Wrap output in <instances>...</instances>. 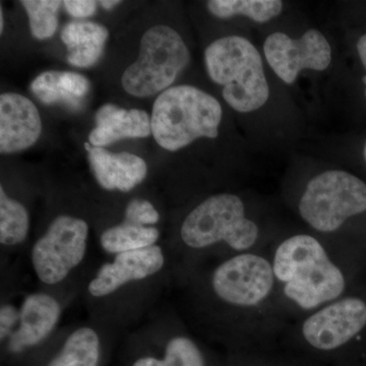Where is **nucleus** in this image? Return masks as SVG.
I'll return each instance as SVG.
<instances>
[{"instance_id":"obj_1","label":"nucleus","mask_w":366,"mask_h":366,"mask_svg":"<svg viewBox=\"0 0 366 366\" xmlns=\"http://www.w3.org/2000/svg\"><path fill=\"white\" fill-rule=\"evenodd\" d=\"M209 289L239 330L238 352L273 351L286 319L269 252L229 255L214 269Z\"/></svg>"},{"instance_id":"obj_2","label":"nucleus","mask_w":366,"mask_h":366,"mask_svg":"<svg viewBox=\"0 0 366 366\" xmlns=\"http://www.w3.org/2000/svg\"><path fill=\"white\" fill-rule=\"evenodd\" d=\"M279 300L286 317L300 319L339 300L348 277L333 245L310 233L282 238L269 250Z\"/></svg>"},{"instance_id":"obj_3","label":"nucleus","mask_w":366,"mask_h":366,"mask_svg":"<svg viewBox=\"0 0 366 366\" xmlns=\"http://www.w3.org/2000/svg\"><path fill=\"white\" fill-rule=\"evenodd\" d=\"M179 235L189 249L225 247L230 255L266 249L261 226L247 213L242 197L229 192L197 204L183 220Z\"/></svg>"},{"instance_id":"obj_4","label":"nucleus","mask_w":366,"mask_h":366,"mask_svg":"<svg viewBox=\"0 0 366 366\" xmlns=\"http://www.w3.org/2000/svg\"><path fill=\"white\" fill-rule=\"evenodd\" d=\"M220 102L196 86H171L156 99L151 117L152 134L159 146L174 152L197 139H216L222 122Z\"/></svg>"},{"instance_id":"obj_5","label":"nucleus","mask_w":366,"mask_h":366,"mask_svg":"<svg viewBox=\"0 0 366 366\" xmlns=\"http://www.w3.org/2000/svg\"><path fill=\"white\" fill-rule=\"evenodd\" d=\"M204 64L209 78L223 86L224 100L235 112H254L268 102L264 62L247 38L234 35L214 41L204 51Z\"/></svg>"},{"instance_id":"obj_6","label":"nucleus","mask_w":366,"mask_h":366,"mask_svg":"<svg viewBox=\"0 0 366 366\" xmlns=\"http://www.w3.org/2000/svg\"><path fill=\"white\" fill-rule=\"evenodd\" d=\"M297 209L317 234H337L351 219L366 213V183L347 171H325L307 182Z\"/></svg>"},{"instance_id":"obj_7","label":"nucleus","mask_w":366,"mask_h":366,"mask_svg":"<svg viewBox=\"0 0 366 366\" xmlns=\"http://www.w3.org/2000/svg\"><path fill=\"white\" fill-rule=\"evenodd\" d=\"M189 61V48L174 29L152 26L142 38L139 59L122 74V85L137 98L163 93Z\"/></svg>"},{"instance_id":"obj_8","label":"nucleus","mask_w":366,"mask_h":366,"mask_svg":"<svg viewBox=\"0 0 366 366\" xmlns=\"http://www.w3.org/2000/svg\"><path fill=\"white\" fill-rule=\"evenodd\" d=\"M89 225L83 219L60 215L34 244L31 259L36 276L46 285L66 280L85 259Z\"/></svg>"},{"instance_id":"obj_9","label":"nucleus","mask_w":366,"mask_h":366,"mask_svg":"<svg viewBox=\"0 0 366 366\" xmlns=\"http://www.w3.org/2000/svg\"><path fill=\"white\" fill-rule=\"evenodd\" d=\"M264 53L269 67L287 85L295 83L305 69L324 71L332 64V48L324 34L310 29L298 39L276 32L264 43Z\"/></svg>"},{"instance_id":"obj_10","label":"nucleus","mask_w":366,"mask_h":366,"mask_svg":"<svg viewBox=\"0 0 366 366\" xmlns=\"http://www.w3.org/2000/svg\"><path fill=\"white\" fill-rule=\"evenodd\" d=\"M61 317V305L47 293L26 296L20 308L19 324L6 343L9 360H20L52 334Z\"/></svg>"},{"instance_id":"obj_11","label":"nucleus","mask_w":366,"mask_h":366,"mask_svg":"<svg viewBox=\"0 0 366 366\" xmlns=\"http://www.w3.org/2000/svg\"><path fill=\"white\" fill-rule=\"evenodd\" d=\"M165 254L162 247L153 245L148 249L132 250L115 255L106 262L92 279L88 286L93 297H105L117 292L129 282L150 278L163 269Z\"/></svg>"},{"instance_id":"obj_12","label":"nucleus","mask_w":366,"mask_h":366,"mask_svg":"<svg viewBox=\"0 0 366 366\" xmlns=\"http://www.w3.org/2000/svg\"><path fill=\"white\" fill-rule=\"evenodd\" d=\"M42 122L37 107L25 96H0V152L14 154L32 147L39 139Z\"/></svg>"},{"instance_id":"obj_13","label":"nucleus","mask_w":366,"mask_h":366,"mask_svg":"<svg viewBox=\"0 0 366 366\" xmlns=\"http://www.w3.org/2000/svg\"><path fill=\"white\" fill-rule=\"evenodd\" d=\"M94 177L102 189L131 192L144 182L148 166L144 159L134 154H114L103 148L85 144Z\"/></svg>"},{"instance_id":"obj_14","label":"nucleus","mask_w":366,"mask_h":366,"mask_svg":"<svg viewBox=\"0 0 366 366\" xmlns=\"http://www.w3.org/2000/svg\"><path fill=\"white\" fill-rule=\"evenodd\" d=\"M96 127L89 134L92 146L103 148L124 139H141L152 134L151 118L139 109L105 104L95 117Z\"/></svg>"},{"instance_id":"obj_15","label":"nucleus","mask_w":366,"mask_h":366,"mask_svg":"<svg viewBox=\"0 0 366 366\" xmlns=\"http://www.w3.org/2000/svg\"><path fill=\"white\" fill-rule=\"evenodd\" d=\"M127 366H223L187 335L171 337L160 351H146L132 356Z\"/></svg>"},{"instance_id":"obj_16","label":"nucleus","mask_w":366,"mask_h":366,"mask_svg":"<svg viewBox=\"0 0 366 366\" xmlns=\"http://www.w3.org/2000/svg\"><path fill=\"white\" fill-rule=\"evenodd\" d=\"M107 29L94 21H71L64 26L61 40L67 48V61L72 66L86 69L97 64L102 56Z\"/></svg>"},{"instance_id":"obj_17","label":"nucleus","mask_w":366,"mask_h":366,"mask_svg":"<svg viewBox=\"0 0 366 366\" xmlns=\"http://www.w3.org/2000/svg\"><path fill=\"white\" fill-rule=\"evenodd\" d=\"M30 90L46 105L78 108L90 90V81L78 72L48 71L34 79Z\"/></svg>"},{"instance_id":"obj_18","label":"nucleus","mask_w":366,"mask_h":366,"mask_svg":"<svg viewBox=\"0 0 366 366\" xmlns=\"http://www.w3.org/2000/svg\"><path fill=\"white\" fill-rule=\"evenodd\" d=\"M102 340L95 330L81 327L67 336L62 345L40 366H103Z\"/></svg>"},{"instance_id":"obj_19","label":"nucleus","mask_w":366,"mask_h":366,"mask_svg":"<svg viewBox=\"0 0 366 366\" xmlns=\"http://www.w3.org/2000/svg\"><path fill=\"white\" fill-rule=\"evenodd\" d=\"M160 231L152 226L124 221L108 228L100 237V244L107 254H118L132 250L148 249L156 245Z\"/></svg>"},{"instance_id":"obj_20","label":"nucleus","mask_w":366,"mask_h":366,"mask_svg":"<svg viewBox=\"0 0 366 366\" xmlns=\"http://www.w3.org/2000/svg\"><path fill=\"white\" fill-rule=\"evenodd\" d=\"M209 13L216 18L245 16L257 24H266L280 16L283 2L280 0H211L207 2Z\"/></svg>"},{"instance_id":"obj_21","label":"nucleus","mask_w":366,"mask_h":366,"mask_svg":"<svg viewBox=\"0 0 366 366\" xmlns=\"http://www.w3.org/2000/svg\"><path fill=\"white\" fill-rule=\"evenodd\" d=\"M30 229L29 213L20 202L7 196L0 187V242L16 247L25 242Z\"/></svg>"},{"instance_id":"obj_22","label":"nucleus","mask_w":366,"mask_h":366,"mask_svg":"<svg viewBox=\"0 0 366 366\" xmlns=\"http://www.w3.org/2000/svg\"><path fill=\"white\" fill-rule=\"evenodd\" d=\"M30 23L31 34L35 39L53 37L59 26V11L64 1L57 0H23Z\"/></svg>"},{"instance_id":"obj_23","label":"nucleus","mask_w":366,"mask_h":366,"mask_svg":"<svg viewBox=\"0 0 366 366\" xmlns=\"http://www.w3.org/2000/svg\"><path fill=\"white\" fill-rule=\"evenodd\" d=\"M223 366H320L295 353L277 354L273 351L231 353Z\"/></svg>"},{"instance_id":"obj_24","label":"nucleus","mask_w":366,"mask_h":366,"mask_svg":"<svg viewBox=\"0 0 366 366\" xmlns=\"http://www.w3.org/2000/svg\"><path fill=\"white\" fill-rule=\"evenodd\" d=\"M160 220L157 209L151 202L143 199H134L125 209L124 221L143 226L156 225Z\"/></svg>"},{"instance_id":"obj_25","label":"nucleus","mask_w":366,"mask_h":366,"mask_svg":"<svg viewBox=\"0 0 366 366\" xmlns=\"http://www.w3.org/2000/svg\"><path fill=\"white\" fill-rule=\"evenodd\" d=\"M20 319V310L13 305H4L0 310V339L6 342L14 333Z\"/></svg>"},{"instance_id":"obj_26","label":"nucleus","mask_w":366,"mask_h":366,"mask_svg":"<svg viewBox=\"0 0 366 366\" xmlns=\"http://www.w3.org/2000/svg\"><path fill=\"white\" fill-rule=\"evenodd\" d=\"M67 13L76 19H85L93 16L97 9V1L93 0H66L64 1Z\"/></svg>"},{"instance_id":"obj_27","label":"nucleus","mask_w":366,"mask_h":366,"mask_svg":"<svg viewBox=\"0 0 366 366\" xmlns=\"http://www.w3.org/2000/svg\"><path fill=\"white\" fill-rule=\"evenodd\" d=\"M356 49H357L358 56H360L361 64H362L365 71L362 81L365 84V97L366 100V33L361 35L360 39L357 40Z\"/></svg>"},{"instance_id":"obj_28","label":"nucleus","mask_w":366,"mask_h":366,"mask_svg":"<svg viewBox=\"0 0 366 366\" xmlns=\"http://www.w3.org/2000/svg\"><path fill=\"white\" fill-rule=\"evenodd\" d=\"M99 4H100V6L106 9V11H112V9L117 6L118 4H120V1H118V0H103V1L99 2Z\"/></svg>"},{"instance_id":"obj_29","label":"nucleus","mask_w":366,"mask_h":366,"mask_svg":"<svg viewBox=\"0 0 366 366\" xmlns=\"http://www.w3.org/2000/svg\"><path fill=\"white\" fill-rule=\"evenodd\" d=\"M4 11H2V9H0V32L2 33V31H4Z\"/></svg>"},{"instance_id":"obj_30","label":"nucleus","mask_w":366,"mask_h":366,"mask_svg":"<svg viewBox=\"0 0 366 366\" xmlns=\"http://www.w3.org/2000/svg\"><path fill=\"white\" fill-rule=\"evenodd\" d=\"M363 154H365V160L366 162V143H365V151H363Z\"/></svg>"}]
</instances>
